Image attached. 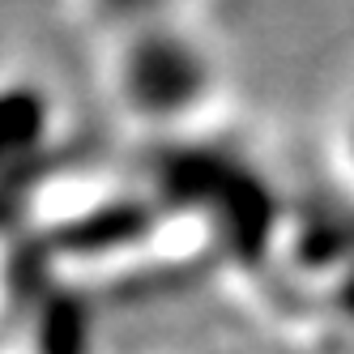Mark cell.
Here are the masks:
<instances>
[{
	"mask_svg": "<svg viewBox=\"0 0 354 354\" xmlns=\"http://www.w3.org/2000/svg\"><path fill=\"white\" fill-rule=\"evenodd\" d=\"M350 141H354V129H350Z\"/></svg>",
	"mask_w": 354,
	"mask_h": 354,
	"instance_id": "6da1fadb",
	"label": "cell"
}]
</instances>
